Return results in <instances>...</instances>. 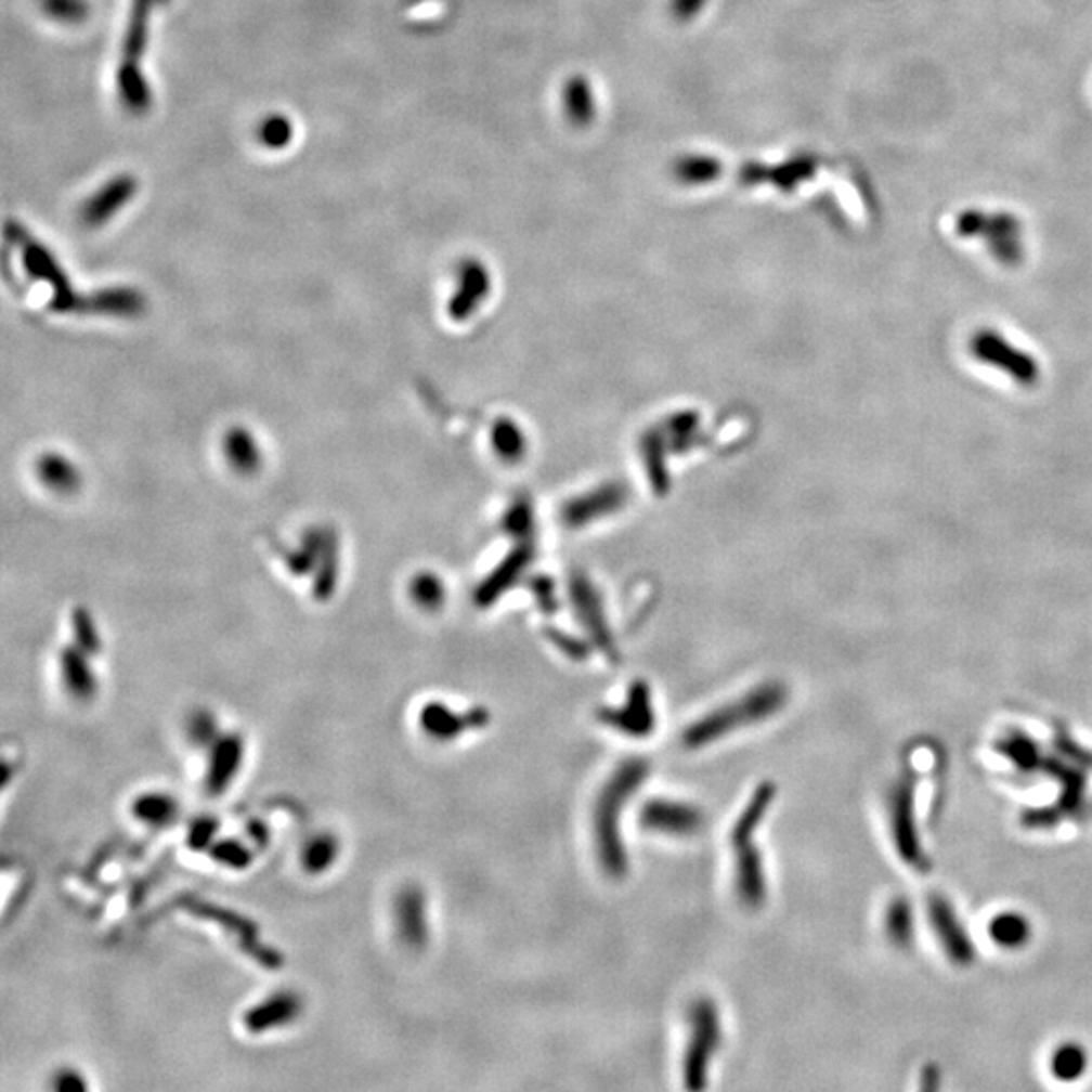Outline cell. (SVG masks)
Wrapping results in <instances>:
<instances>
[{"mask_svg": "<svg viewBox=\"0 0 1092 1092\" xmlns=\"http://www.w3.org/2000/svg\"><path fill=\"white\" fill-rule=\"evenodd\" d=\"M648 775L650 763H646L644 758H629L611 775L597 800L595 807L597 854L609 876L620 879L627 872V851L622 840L623 809L639 791Z\"/></svg>", "mask_w": 1092, "mask_h": 1092, "instance_id": "cell-1", "label": "cell"}, {"mask_svg": "<svg viewBox=\"0 0 1092 1092\" xmlns=\"http://www.w3.org/2000/svg\"><path fill=\"white\" fill-rule=\"evenodd\" d=\"M783 704H785L783 688L769 686V688L757 690V692L743 698L741 702H734L727 708L708 714L702 720L694 723L692 727L686 728L682 737L684 746L700 749V746L716 743L718 739H723L725 734H730L739 728L763 723L765 718L781 711Z\"/></svg>", "mask_w": 1092, "mask_h": 1092, "instance_id": "cell-2", "label": "cell"}, {"mask_svg": "<svg viewBox=\"0 0 1092 1092\" xmlns=\"http://www.w3.org/2000/svg\"><path fill=\"white\" fill-rule=\"evenodd\" d=\"M723 1042V1026L714 1001L700 1000L690 1010V1040L684 1056L686 1087L700 1091L706 1087L708 1066Z\"/></svg>", "mask_w": 1092, "mask_h": 1092, "instance_id": "cell-3", "label": "cell"}, {"mask_svg": "<svg viewBox=\"0 0 1092 1092\" xmlns=\"http://www.w3.org/2000/svg\"><path fill=\"white\" fill-rule=\"evenodd\" d=\"M6 235L13 242L21 245V249H23V265H25V270H27L30 277H35L39 282H46L47 286H51V289H53V302H51L53 310L69 312V310H76L77 306H81L76 291L69 286L67 275L61 270L60 263L55 261V258L47 251L41 243L30 239L29 235L18 227V225H15V223L6 225Z\"/></svg>", "mask_w": 1092, "mask_h": 1092, "instance_id": "cell-4", "label": "cell"}, {"mask_svg": "<svg viewBox=\"0 0 1092 1092\" xmlns=\"http://www.w3.org/2000/svg\"><path fill=\"white\" fill-rule=\"evenodd\" d=\"M245 739L239 732H221L207 749L203 785L209 795L227 793L245 763Z\"/></svg>", "mask_w": 1092, "mask_h": 1092, "instance_id": "cell-5", "label": "cell"}, {"mask_svg": "<svg viewBox=\"0 0 1092 1092\" xmlns=\"http://www.w3.org/2000/svg\"><path fill=\"white\" fill-rule=\"evenodd\" d=\"M302 1014L300 993L294 989H277L245 1010L243 1028L251 1036H265L296 1024Z\"/></svg>", "mask_w": 1092, "mask_h": 1092, "instance_id": "cell-6", "label": "cell"}, {"mask_svg": "<svg viewBox=\"0 0 1092 1092\" xmlns=\"http://www.w3.org/2000/svg\"><path fill=\"white\" fill-rule=\"evenodd\" d=\"M557 102L562 121L576 132L589 130L599 120V91L587 74L575 72L562 77Z\"/></svg>", "mask_w": 1092, "mask_h": 1092, "instance_id": "cell-7", "label": "cell"}, {"mask_svg": "<svg viewBox=\"0 0 1092 1092\" xmlns=\"http://www.w3.org/2000/svg\"><path fill=\"white\" fill-rule=\"evenodd\" d=\"M394 931L399 940L413 951H421L431 937L429 905L424 888L410 884L403 886L393 902Z\"/></svg>", "mask_w": 1092, "mask_h": 1092, "instance_id": "cell-8", "label": "cell"}, {"mask_svg": "<svg viewBox=\"0 0 1092 1092\" xmlns=\"http://www.w3.org/2000/svg\"><path fill=\"white\" fill-rule=\"evenodd\" d=\"M639 823L658 834L690 837L704 828L706 818L694 805L672 800H652L641 807Z\"/></svg>", "mask_w": 1092, "mask_h": 1092, "instance_id": "cell-9", "label": "cell"}, {"mask_svg": "<svg viewBox=\"0 0 1092 1092\" xmlns=\"http://www.w3.org/2000/svg\"><path fill=\"white\" fill-rule=\"evenodd\" d=\"M419 728L435 743H452L459 734L487 725V713L478 708L471 713H455L443 702H427L417 716Z\"/></svg>", "mask_w": 1092, "mask_h": 1092, "instance_id": "cell-10", "label": "cell"}, {"mask_svg": "<svg viewBox=\"0 0 1092 1092\" xmlns=\"http://www.w3.org/2000/svg\"><path fill=\"white\" fill-rule=\"evenodd\" d=\"M599 718L603 725L627 734L629 739L648 737L655 727L650 692L644 686H637L623 708H603Z\"/></svg>", "mask_w": 1092, "mask_h": 1092, "instance_id": "cell-11", "label": "cell"}, {"mask_svg": "<svg viewBox=\"0 0 1092 1092\" xmlns=\"http://www.w3.org/2000/svg\"><path fill=\"white\" fill-rule=\"evenodd\" d=\"M670 177L682 188H708L725 177V160L708 151H686L670 162Z\"/></svg>", "mask_w": 1092, "mask_h": 1092, "instance_id": "cell-12", "label": "cell"}, {"mask_svg": "<svg viewBox=\"0 0 1092 1092\" xmlns=\"http://www.w3.org/2000/svg\"><path fill=\"white\" fill-rule=\"evenodd\" d=\"M138 191V181L132 174H120L107 181L95 195H91L83 209L81 219L90 227H100L107 223L121 207L132 200Z\"/></svg>", "mask_w": 1092, "mask_h": 1092, "instance_id": "cell-13", "label": "cell"}, {"mask_svg": "<svg viewBox=\"0 0 1092 1092\" xmlns=\"http://www.w3.org/2000/svg\"><path fill=\"white\" fill-rule=\"evenodd\" d=\"M737 851V893L741 902L757 909L765 902L767 896V879L763 868V856L755 846L753 837L732 844Z\"/></svg>", "mask_w": 1092, "mask_h": 1092, "instance_id": "cell-14", "label": "cell"}, {"mask_svg": "<svg viewBox=\"0 0 1092 1092\" xmlns=\"http://www.w3.org/2000/svg\"><path fill=\"white\" fill-rule=\"evenodd\" d=\"M928 912H931L933 928L942 942V949L947 951V955L957 961L959 965H970V961H973V942L967 939L965 928L959 923L951 905L942 896H933V900L928 905Z\"/></svg>", "mask_w": 1092, "mask_h": 1092, "instance_id": "cell-15", "label": "cell"}, {"mask_svg": "<svg viewBox=\"0 0 1092 1092\" xmlns=\"http://www.w3.org/2000/svg\"><path fill=\"white\" fill-rule=\"evenodd\" d=\"M90 653L79 646H67L60 653V678L63 690L77 702H90L98 694V678L90 664Z\"/></svg>", "mask_w": 1092, "mask_h": 1092, "instance_id": "cell-16", "label": "cell"}, {"mask_svg": "<svg viewBox=\"0 0 1092 1092\" xmlns=\"http://www.w3.org/2000/svg\"><path fill=\"white\" fill-rule=\"evenodd\" d=\"M130 814L138 823L152 828V830H160V828H168L177 821L179 814H181V802L168 791L151 789V791L138 793L136 797L132 800Z\"/></svg>", "mask_w": 1092, "mask_h": 1092, "instance_id": "cell-17", "label": "cell"}, {"mask_svg": "<svg viewBox=\"0 0 1092 1092\" xmlns=\"http://www.w3.org/2000/svg\"><path fill=\"white\" fill-rule=\"evenodd\" d=\"M895 835L902 858L912 864H921V849L912 819V779H902L896 789Z\"/></svg>", "mask_w": 1092, "mask_h": 1092, "instance_id": "cell-18", "label": "cell"}, {"mask_svg": "<svg viewBox=\"0 0 1092 1092\" xmlns=\"http://www.w3.org/2000/svg\"><path fill=\"white\" fill-rule=\"evenodd\" d=\"M340 840L333 832H318L306 840L300 849V868L308 876H322L333 870L340 858Z\"/></svg>", "mask_w": 1092, "mask_h": 1092, "instance_id": "cell-19", "label": "cell"}, {"mask_svg": "<svg viewBox=\"0 0 1092 1092\" xmlns=\"http://www.w3.org/2000/svg\"><path fill=\"white\" fill-rule=\"evenodd\" d=\"M118 91L121 104L132 114L148 112L152 104V91L146 77L142 76L138 61L123 60L118 67Z\"/></svg>", "mask_w": 1092, "mask_h": 1092, "instance_id": "cell-20", "label": "cell"}, {"mask_svg": "<svg viewBox=\"0 0 1092 1092\" xmlns=\"http://www.w3.org/2000/svg\"><path fill=\"white\" fill-rule=\"evenodd\" d=\"M156 0H132L128 27L123 32V60L138 61L148 46V23H151L152 6Z\"/></svg>", "mask_w": 1092, "mask_h": 1092, "instance_id": "cell-21", "label": "cell"}, {"mask_svg": "<svg viewBox=\"0 0 1092 1092\" xmlns=\"http://www.w3.org/2000/svg\"><path fill=\"white\" fill-rule=\"evenodd\" d=\"M775 797V785L774 783H763L758 785L757 791L753 793L751 802L744 807L743 814L737 819L734 828H732V835H730V844H739L743 840H749L753 837L755 832H757L760 821L765 819V814L767 809L771 807V802Z\"/></svg>", "mask_w": 1092, "mask_h": 1092, "instance_id": "cell-22", "label": "cell"}, {"mask_svg": "<svg viewBox=\"0 0 1092 1092\" xmlns=\"http://www.w3.org/2000/svg\"><path fill=\"white\" fill-rule=\"evenodd\" d=\"M91 310L112 316H136L144 310L142 294L132 288H107L88 300Z\"/></svg>", "mask_w": 1092, "mask_h": 1092, "instance_id": "cell-23", "label": "cell"}, {"mask_svg": "<svg viewBox=\"0 0 1092 1092\" xmlns=\"http://www.w3.org/2000/svg\"><path fill=\"white\" fill-rule=\"evenodd\" d=\"M223 443H225L229 464L235 470L242 471V473H251V471L258 470L259 464H261V452H259L253 435L247 429L233 427L225 435Z\"/></svg>", "mask_w": 1092, "mask_h": 1092, "instance_id": "cell-24", "label": "cell"}, {"mask_svg": "<svg viewBox=\"0 0 1092 1092\" xmlns=\"http://www.w3.org/2000/svg\"><path fill=\"white\" fill-rule=\"evenodd\" d=\"M39 478L55 492H74L79 485L77 468L60 454H46L37 464Z\"/></svg>", "mask_w": 1092, "mask_h": 1092, "instance_id": "cell-25", "label": "cell"}, {"mask_svg": "<svg viewBox=\"0 0 1092 1092\" xmlns=\"http://www.w3.org/2000/svg\"><path fill=\"white\" fill-rule=\"evenodd\" d=\"M207 854L214 864L221 866L225 870H233V872L247 870L249 866L253 864V858H256L251 846L239 837H219Z\"/></svg>", "mask_w": 1092, "mask_h": 1092, "instance_id": "cell-26", "label": "cell"}, {"mask_svg": "<svg viewBox=\"0 0 1092 1092\" xmlns=\"http://www.w3.org/2000/svg\"><path fill=\"white\" fill-rule=\"evenodd\" d=\"M989 935L1001 949H1017L1030 939V923L1017 912H1001L991 921Z\"/></svg>", "mask_w": 1092, "mask_h": 1092, "instance_id": "cell-27", "label": "cell"}, {"mask_svg": "<svg viewBox=\"0 0 1092 1092\" xmlns=\"http://www.w3.org/2000/svg\"><path fill=\"white\" fill-rule=\"evenodd\" d=\"M1050 1068L1058 1080H1077L1087 1070V1052L1077 1044L1058 1048L1052 1056Z\"/></svg>", "mask_w": 1092, "mask_h": 1092, "instance_id": "cell-28", "label": "cell"}, {"mask_svg": "<svg viewBox=\"0 0 1092 1092\" xmlns=\"http://www.w3.org/2000/svg\"><path fill=\"white\" fill-rule=\"evenodd\" d=\"M294 138V126L284 114H272L258 126V140L270 151L286 148Z\"/></svg>", "mask_w": 1092, "mask_h": 1092, "instance_id": "cell-29", "label": "cell"}, {"mask_svg": "<svg viewBox=\"0 0 1092 1092\" xmlns=\"http://www.w3.org/2000/svg\"><path fill=\"white\" fill-rule=\"evenodd\" d=\"M41 9L47 16L67 25L83 23L91 13L88 0H41Z\"/></svg>", "mask_w": 1092, "mask_h": 1092, "instance_id": "cell-30", "label": "cell"}, {"mask_svg": "<svg viewBox=\"0 0 1092 1092\" xmlns=\"http://www.w3.org/2000/svg\"><path fill=\"white\" fill-rule=\"evenodd\" d=\"M219 819L212 816H198L191 821L186 832V846L191 851H209L212 844L219 840Z\"/></svg>", "mask_w": 1092, "mask_h": 1092, "instance_id": "cell-31", "label": "cell"}, {"mask_svg": "<svg viewBox=\"0 0 1092 1092\" xmlns=\"http://www.w3.org/2000/svg\"><path fill=\"white\" fill-rule=\"evenodd\" d=\"M219 734H221L219 723L214 714L209 711H197L186 720V739L197 746L209 749Z\"/></svg>", "mask_w": 1092, "mask_h": 1092, "instance_id": "cell-32", "label": "cell"}, {"mask_svg": "<svg viewBox=\"0 0 1092 1092\" xmlns=\"http://www.w3.org/2000/svg\"><path fill=\"white\" fill-rule=\"evenodd\" d=\"M886 931L896 945H909L912 939V910L907 902L896 900L886 914Z\"/></svg>", "mask_w": 1092, "mask_h": 1092, "instance_id": "cell-33", "label": "cell"}, {"mask_svg": "<svg viewBox=\"0 0 1092 1092\" xmlns=\"http://www.w3.org/2000/svg\"><path fill=\"white\" fill-rule=\"evenodd\" d=\"M74 636H76L77 646L83 652H88L90 655L100 652V648H102L100 634H98L95 623L86 609H77L76 615H74Z\"/></svg>", "mask_w": 1092, "mask_h": 1092, "instance_id": "cell-34", "label": "cell"}, {"mask_svg": "<svg viewBox=\"0 0 1092 1092\" xmlns=\"http://www.w3.org/2000/svg\"><path fill=\"white\" fill-rule=\"evenodd\" d=\"M708 4L711 0H667V13L676 23L690 25L708 11Z\"/></svg>", "mask_w": 1092, "mask_h": 1092, "instance_id": "cell-35", "label": "cell"}, {"mask_svg": "<svg viewBox=\"0 0 1092 1092\" xmlns=\"http://www.w3.org/2000/svg\"><path fill=\"white\" fill-rule=\"evenodd\" d=\"M51 1089L55 1092H86L90 1089L83 1072L74 1066H61L51 1077Z\"/></svg>", "mask_w": 1092, "mask_h": 1092, "instance_id": "cell-36", "label": "cell"}, {"mask_svg": "<svg viewBox=\"0 0 1092 1092\" xmlns=\"http://www.w3.org/2000/svg\"><path fill=\"white\" fill-rule=\"evenodd\" d=\"M247 837L253 840L256 848H263L270 842V830H268V826L263 821L256 819V821H251L247 826Z\"/></svg>", "mask_w": 1092, "mask_h": 1092, "instance_id": "cell-37", "label": "cell"}, {"mask_svg": "<svg viewBox=\"0 0 1092 1092\" xmlns=\"http://www.w3.org/2000/svg\"><path fill=\"white\" fill-rule=\"evenodd\" d=\"M168 0H156V4H167Z\"/></svg>", "mask_w": 1092, "mask_h": 1092, "instance_id": "cell-38", "label": "cell"}]
</instances>
